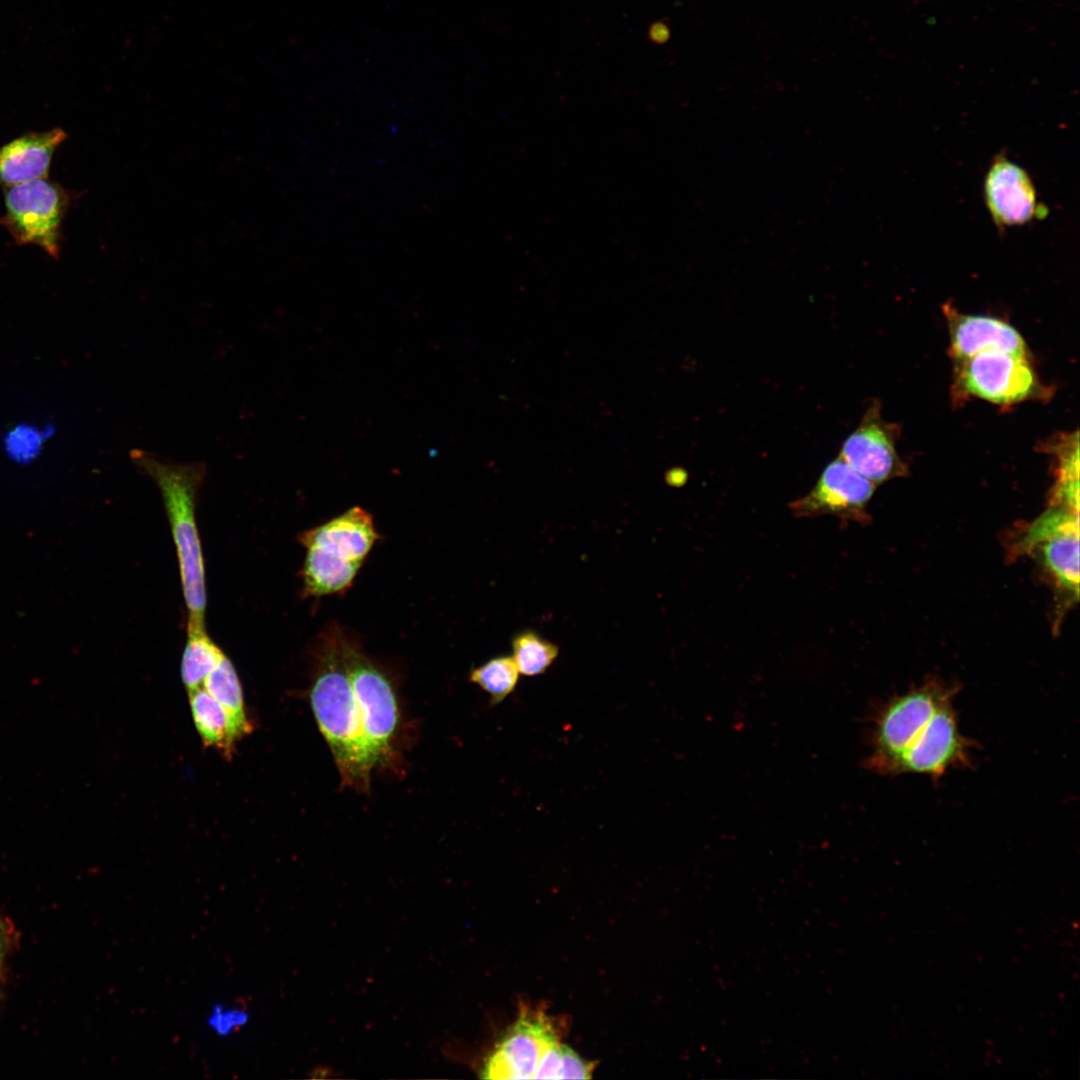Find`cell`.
Wrapping results in <instances>:
<instances>
[{
	"label": "cell",
	"instance_id": "15",
	"mask_svg": "<svg viewBox=\"0 0 1080 1080\" xmlns=\"http://www.w3.org/2000/svg\"><path fill=\"white\" fill-rule=\"evenodd\" d=\"M60 128L22 135L0 147V184L11 187L47 178L54 152L65 140Z\"/></svg>",
	"mask_w": 1080,
	"mask_h": 1080
},
{
	"label": "cell",
	"instance_id": "16",
	"mask_svg": "<svg viewBox=\"0 0 1080 1080\" xmlns=\"http://www.w3.org/2000/svg\"><path fill=\"white\" fill-rule=\"evenodd\" d=\"M306 550L300 573L304 597L341 594L351 587L361 562L343 560L314 547Z\"/></svg>",
	"mask_w": 1080,
	"mask_h": 1080
},
{
	"label": "cell",
	"instance_id": "5",
	"mask_svg": "<svg viewBox=\"0 0 1080 1080\" xmlns=\"http://www.w3.org/2000/svg\"><path fill=\"white\" fill-rule=\"evenodd\" d=\"M68 205L69 196L57 183L47 178L27 181L5 188L6 212L0 224L18 244H35L57 258Z\"/></svg>",
	"mask_w": 1080,
	"mask_h": 1080
},
{
	"label": "cell",
	"instance_id": "17",
	"mask_svg": "<svg viewBox=\"0 0 1080 1080\" xmlns=\"http://www.w3.org/2000/svg\"><path fill=\"white\" fill-rule=\"evenodd\" d=\"M188 695L193 722L203 745L231 760L240 738L227 712L202 687Z\"/></svg>",
	"mask_w": 1080,
	"mask_h": 1080
},
{
	"label": "cell",
	"instance_id": "22",
	"mask_svg": "<svg viewBox=\"0 0 1080 1080\" xmlns=\"http://www.w3.org/2000/svg\"><path fill=\"white\" fill-rule=\"evenodd\" d=\"M593 1065L582 1059L574 1050L555 1041L542 1057L534 1079H589Z\"/></svg>",
	"mask_w": 1080,
	"mask_h": 1080
},
{
	"label": "cell",
	"instance_id": "9",
	"mask_svg": "<svg viewBox=\"0 0 1080 1080\" xmlns=\"http://www.w3.org/2000/svg\"><path fill=\"white\" fill-rule=\"evenodd\" d=\"M960 381L969 394L997 404L1024 400L1035 387V375L1027 358L999 350L963 360Z\"/></svg>",
	"mask_w": 1080,
	"mask_h": 1080
},
{
	"label": "cell",
	"instance_id": "11",
	"mask_svg": "<svg viewBox=\"0 0 1080 1080\" xmlns=\"http://www.w3.org/2000/svg\"><path fill=\"white\" fill-rule=\"evenodd\" d=\"M984 200L999 229L1029 223L1047 213L1038 202L1031 177L1004 155H997L984 179Z\"/></svg>",
	"mask_w": 1080,
	"mask_h": 1080
},
{
	"label": "cell",
	"instance_id": "14",
	"mask_svg": "<svg viewBox=\"0 0 1080 1080\" xmlns=\"http://www.w3.org/2000/svg\"><path fill=\"white\" fill-rule=\"evenodd\" d=\"M948 312L952 355L960 360L978 353L999 350L1027 358L1025 341L1008 323L989 316Z\"/></svg>",
	"mask_w": 1080,
	"mask_h": 1080
},
{
	"label": "cell",
	"instance_id": "13",
	"mask_svg": "<svg viewBox=\"0 0 1080 1080\" xmlns=\"http://www.w3.org/2000/svg\"><path fill=\"white\" fill-rule=\"evenodd\" d=\"M379 538L371 514L354 506L302 532L298 540L305 548H318L343 560L363 563Z\"/></svg>",
	"mask_w": 1080,
	"mask_h": 1080
},
{
	"label": "cell",
	"instance_id": "20",
	"mask_svg": "<svg viewBox=\"0 0 1080 1080\" xmlns=\"http://www.w3.org/2000/svg\"><path fill=\"white\" fill-rule=\"evenodd\" d=\"M559 648L532 630L521 631L512 639V659L520 674L538 676L554 663Z\"/></svg>",
	"mask_w": 1080,
	"mask_h": 1080
},
{
	"label": "cell",
	"instance_id": "3",
	"mask_svg": "<svg viewBox=\"0 0 1080 1080\" xmlns=\"http://www.w3.org/2000/svg\"><path fill=\"white\" fill-rule=\"evenodd\" d=\"M341 645L364 735L377 765L395 761L400 710L388 674L367 656L358 640L342 630Z\"/></svg>",
	"mask_w": 1080,
	"mask_h": 1080
},
{
	"label": "cell",
	"instance_id": "1",
	"mask_svg": "<svg viewBox=\"0 0 1080 1080\" xmlns=\"http://www.w3.org/2000/svg\"><path fill=\"white\" fill-rule=\"evenodd\" d=\"M342 630L337 624L327 626L313 647L309 700L342 785L364 793L369 790L376 763L364 735L344 662Z\"/></svg>",
	"mask_w": 1080,
	"mask_h": 1080
},
{
	"label": "cell",
	"instance_id": "7",
	"mask_svg": "<svg viewBox=\"0 0 1080 1080\" xmlns=\"http://www.w3.org/2000/svg\"><path fill=\"white\" fill-rule=\"evenodd\" d=\"M972 748L959 729L950 702L935 713L920 737L899 756L890 775L912 773L937 778L951 768L967 767Z\"/></svg>",
	"mask_w": 1080,
	"mask_h": 1080
},
{
	"label": "cell",
	"instance_id": "21",
	"mask_svg": "<svg viewBox=\"0 0 1080 1080\" xmlns=\"http://www.w3.org/2000/svg\"><path fill=\"white\" fill-rule=\"evenodd\" d=\"M519 671L511 656L494 657L471 670L469 680L490 696L492 705L499 704L516 688Z\"/></svg>",
	"mask_w": 1080,
	"mask_h": 1080
},
{
	"label": "cell",
	"instance_id": "4",
	"mask_svg": "<svg viewBox=\"0 0 1080 1080\" xmlns=\"http://www.w3.org/2000/svg\"><path fill=\"white\" fill-rule=\"evenodd\" d=\"M954 695L953 687L929 681L892 698L874 718L867 767L889 775L899 756L920 737L935 713L953 702Z\"/></svg>",
	"mask_w": 1080,
	"mask_h": 1080
},
{
	"label": "cell",
	"instance_id": "10",
	"mask_svg": "<svg viewBox=\"0 0 1080 1080\" xmlns=\"http://www.w3.org/2000/svg\"><path fill=\"white\" fill-rule=\"evenodd\" d=\"M875 484L839 456L827 464L814 487L789 504L798 517L835 515L857 518L864 511Z\"/></svg>",
	"mask_w": 1080,
	"mask_h": 1080
},
{
	"label": "cell",
	"instance_id": "18",
	"mask_svg": "<svg viewBox=\"0 0 1080 1080\" xmlns=\"http://www.w3.org/2000/svg\"><path fill=\"white\" fill-rule=\"evenodd\" d=\"M202 686L227 712L240 740L252 732L253 724L247 715L239 677L225 654Z\"/></svg>",
	"mask_w": 1080,
	"mask_h": 1080
},
{
	"label": "cell",
	"instance_id": "2",
	"mask_svg": "<svg viewBox=\"0 0 1080 1080\" xmlns=\"http://www.w3.org/2000/svg\"><path fill=\"white\" fill-rule=\"evenodd\" d=\"M129 456L137 470L150 477L161 493L176 547L187 622L205 624V567L196 523V501L207 474L206 465L172 462L142 449H132Z\"/></svg>",
	"mask_w": 1080,
	"mask_h": 1080
},
{
	"label": "cell",
	"instance_id": "24",
	"mask_svg": "<svg viewBox=\"0 0 1080 1080\" xmlns=\"http://www.w3.org/2000/svg\"><path fill=\"white\" fill-rule=\"evenodd\" d=\"M0 955H1V942H0Z\"/></svg>",
	"mask_w": 1080,
	"mask_h": 1080
},
{
	"label": "cell",
	"instance_id": "12",
	"mask_svg": "<svg viewBox=\"0 0 1080 1080\" xmlns=\"http://www.w3.org/2000/svg\"><path fill=\"white\" fill-rule=\"evenodd\" d=\"M839 457L875 485L904 472L893 431L876 406L866 411L859 426L843 442Z\"/></svg>",
	"mask_w": 1080,
	"mask_h": 1080
},
{
	"label": "cell",
	"instance_id": "23",
	"mask_svg": "<svg viewBox=\"0 0 1080 1080\" xmlns=\"http://www.w3.org/2000/svg\"><path fill=\"white\" fill-rule=\"evenodd\" d=\"M648 38L656 44H664L670 38V29L664 21L654 22L648 29Z\"/></svg>",
	"mask_w": 1080,
	"mask_h": 1080
},
{
	"label": "cell",
	"instance_id": "6",
	"mask_svg": "<svg viewBox=\"0 0 1080 1080\" xmlns=\"http://www.w3.org/2000/svg\"><path fill=\"white\" fill-rule=\"evenodd\" d=\"M1079 509L1054 503L1023 534L1019 546L1040 560L1056 584L1078 599Z\"/></svg>",
	"mask_w": 1080,
	"mask_h": 1080
},
{
	"label": "cell",
	"instance_id": "19",
	"mask_svg": "<svg viewBox=\"0 0 1080 1080\" xmlns=\"http://www.w3.org/2000/svg\"><path fill=\"white\" fill-rule=\"evenodd\" d=\"M223 651L209 637L205 624L187 622V640L181 661V678L191 692L203 685L218 664Z\"/></svg>",
	"mask_w": 1080,
	"mask_h": 1080
},
{
	"label": "cell",
	"instance_id": "8",
	"mask_svg": "<svg viewBox=\"0 0 1080 1080\" xmlns=\"http://www.w3.org/2000/svg\"><path fill=\"white\" fill-rule=\"evenodd\" d=\"M559 1040L551 1019L541 1011L523 1009L485 1062V1079H534L548 1048Z\"/></svg>",
	"mask_w": 1080,
	"mask_h": 1080
}]
</instances>
